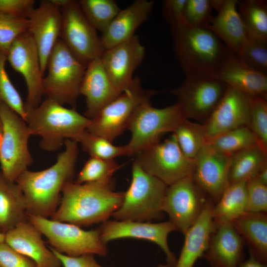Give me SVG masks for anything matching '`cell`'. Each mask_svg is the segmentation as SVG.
Segmentation results:
<instances>
[{
	"label": "cell",
	"mask_w": 267,
	"mask_h": 267,
	"mask_svg": "<svg viewBox=\"0 0 267 267\" xmlns=\"http://www.w3.org/2000/svg\"><path fill=\"white\" fill-rule=\"evenodd\" d=\"M249 128L259 145L267 152V100L260 96H250Z\"/></svg>",
	"instance_id": "cell-38"
},
{
	"label": "cell",
	"mask_w": 267,
	"mask_h": 267,
	"mask_svg": "<svg viewBox=\"0 0 267 267\" xmlns=\"http://www.w3.org/2000/svg\"><path fill=\"white\" fill-rule=\"evenodd\" d=\"M1 267H37L30 259L16 251L4 242L0 243Z\"/></svg>",
	"instance_id": "cell-44"
},
{
	"label": "cell",
	"mask_w": 267,
	"mask_h": 267,
	"mask_svg": "<svg viewBox=\"0 0 267 267\" xmlns=\"http://www.w3.org/2000/svg\"><path fill=\"white\" fill-rule=\"evenodd\" d=\"M247 212L267 213V185L256 178L246 182Z\"/></svg>",
	"instance_id": "cell-43"
},
{
	"label": "cell",
	"mask_w": 267,
	"mask_h": 267,
	"mask_svg": "<svg viewBox=\"0 0 267 267\" xmlns=\"http://www.w3.org/2000/svg\"><path fill=\"white\" fill-rule=\"evenodd\" d=\"M28 32L38 48L44 76L49 56L59 39L62 25L60 7L53 0H42L29 17Z\"/></svg>",
	"instance_id": "cell-19"
},
{
	"label": "cell",
	"mask_w": 267,
	"mask_h": 267,
	"mask_svg": "<svg viewBox=\"0 0 267 267\" xmlns=\"http://www.w3.org/2000/svg\"><path fill=\"white\" fill-rule=\"evenodd\" d=\"M215 0H186L184 14L185 25L206 28L213 17Z\"/></svg>",
	"instance_id": "cell-41"
},
{
	"label": "cell",
	"mask_w": 267,
	"mask_h": 267,
	"mask_svg": "<svg viewBox=\"0 0 267 267\" xmlns=\"http://www.w3.org/2000/svg\"><path fill=\"white\" fill-rule=\"evenodd\" d=\"M2 125L1 121L0 118V141H1V136H2Z\"/></svg>",
	"instance_id": "cell-51"
},
{
	"label": "cell",
	"mask_w": 267,
	"mask_h": 267,
	"mask_svg": "<svg viewBox=\"0 0 267 267\" xmlns=\"http://www.w3.org/2000/svg\"><path fill=\"white\" fill-rule=\"evenodd\" d=\"M250 96L227 87L220 101L202 124L208 138L244 126L249 120Z\"/></svg>",
	"instance_id": "cell-20"
},
{
	"label": "cell",
	"mask_w": 267,
	"mask_h": 267,
	"mask_svg": "<svg viewBox=\"0 0 267 267\" xmlns=\"http://www.w3.org/2000/svg\"><path fill=\"white\" fill-rule=\"evenodd\" d=\"M213 205V202L209 200L198 220L184 234V243L174 267H193L203 256L216 228L211 214Z\"/></svg>",
	"instance_id": "cell-27"
},
{
	"label": "cell",
	"mask_w": 267,
	"mask_h": 267,
	"mask_svg": "<svg viewBox=\"0 0 267 267\" xmlns=\"http://www.w3.org/2000/svg\"><path fill=\"white\" fill-rule=\"evenodd\" d=\"M49 248L58 258L63 267H107L100 265L93 255L87 254L72 257L59 253L50 247Z\"/></svg>",
	"instance_id": "cell-47"
},
{
	"label": "cell",
	"mask_w": 267,
	"mask_h": 267,
	"mask_svg": "<svg viewBox=\"0 0 267 267\" xmlns=\"http://www.w3.org/2000/svg\"><path fill=\"white\" fill-rule=\"evenodd\" d=\"M171 30L175 54L186 77L213 75L228 51L207 28L184 25Z\"/></svg>",
	"instance_id": "cell-4"
},
{
	"label": "cell",
	"mask_w": 267,
	"mask_h": 267,
	"mask_svg": "<svg viewBox=\"0 0 267 267\" xmlns=\"http://www.w3.org/2000/svg\"><path fill=\"white\" fill-rule=\"evenodd\" d=\"M255 178L261 182L267 185V165L260 170Z\"/></svg>",
	"instance_id": "cell-49"
},
{
	"label": "cell",
	"mask_w": 267,
	"mask_h": 267,
	"mask_svg": "<svg viewBox=\"0 0 267 267\" xmlns=\"http://www.w3.org/2000/svg\"><path fill=\"white\" fill-rule=\"evenodd\" d=\"M4 235L5 243L34 261L37 267H61L58 258L45 244L42 233L28 220L19 223Z\"/></svg>",
	"instance_id": "cell-22"
},
{
	"label": "cell",
	"mask_w": 267,
	"mask_h": 267,
	"mask_svg": "<svg viewBox=\"0 0 267 267\" xmlns=\"http://www.w3.org/2000/svg\"><path fill=\"white\" fill-rule=\"evenodd\" d=\"M231 223L250 247V254L260 262H267V214L246 212Z\"/></svg>",
	"instance_id": "cell-28"
},
{
	"label": "cell",
	"mask_w": 267,
	"mask_h": 267,
	"mask_svg": "<svg viewBox=\"0 0 267 267\" xmlns=\"http://www.w3.org/2000/svg\"><path fill=\"white\" fill-rule=\"evenodd\" d=\"M25 122L31 135L41 137V148L56 151L66 139L75 140L85 131L90 119L74 107L67 108L47 98L35 108H26Z\"/></svg>",
	"instance_id": "cell-3"
},
{
	"label": "cell",
	"mask_w": 267,
	"mask_h": 267,
	"mask_svg": "<svg viewBox=\"0 0 267 267\" xmlns=\"http://www.w3.org/2000/svg\"><path fill=\"white\" fill-rule=\"evenodd\" d=\"M6 61L7 55L0 49V103L6 104L25 121V103L6 72Z\"/></svg>",
	"instance_id": "cell-39"
},
{
	"label": "cell",
	"mask_w": 267,
	"mask_h": 267,
	"mask_svg": "<svg viewBox=\"0 0 267 267\" xmlns=\"http://www.w3.org/2000/svg\"><path fill=\"white\" fill-rule=\"evenodd\" d=\"M227 86L212 75L186 77L181 85L170 92L177 98L186 119L203 124L210 116Z\"/></svg>",
	"instance_id": "cell-13"
},
{
	"label": "cell",
	"mask_w": 267,
	"mask_h": 267,
	"mask_svg": "<svg viewBox=\"0 0 267 267\" xmlns=\"http://www.w3.org/2000/svg\"><path fill=\"white\" fill-rule=\"evenodd\" d=\"M65 149L55 163L45 169L24 171L15 182L21 188L26 203L27 215L51 217L60 203L62 190L72 181L78 155V143L66 139Z\"/></svg>",
	"instance_id": "cell-1"
},
{
	"label": "cell",
	"mask_w": 267,
	"mask_h": 267,
	"mask_svg": "<svg viewBox=\"0 0 267 267\" xmlns=\"http://www.w3.org/2000/svg\"><path fill=\"white\" fill-rule=\"evenodd\" d=\"M186 0L163 1V14L171 28L184 25V14Z\"/></svg>",
	"instance_id": "cell-46"
},
{
	"label": "cell",
	"mask_w": 267,
	"mask_h": 267,
	"mask_svg": "<svg viewBox=\"0 0 267 267\" xmlns=\"http://www.w3.org/2000/svg\"><path fill=\"white\" fill-rule=\"evenodd\" d=\"M173 134L183 154L192 160L207 143L208 137L202 124L186 119L177 126Z\"/></svg>",
	"instance_id": "cell-34"
},
{
	"label": "cell",
	"mask_w": 267,
	"mask_h": 267,
	"mask_svg": "<svg viewBox=\"0 0 267 267\" xmlns=\"http://www.w3.org/2000/svg\"><path fill=\"white\" fill-rule=\"evenodd\" d=\"M86 67L59 38L47 61L44 94L63 105H74Z\"/></svg>",
	"instance_id": "cell-6"
},
{
	"label": "cell",
	"mask_w": 267,
	"mask_h": 267,
	"mask_svg": "<svg viewBox=\"0 0 267 267\" xmlns=\"http://www.w3.org/2000/svg\"><path fill=\"white\" fill-rule=\"evenodd\" d=\"M156 267H174L167 264L166 265H160L156 266Z\"/></svg>",
	"instance_id": "cell-52"
},
{
	"label": "cell",
	"mask_w": 267,
	"mask_h": 267,
	"mask_svg": "<svg viewBox=\"0 0 267 267\" xmlns=\"http://www.w3.org/2000/svg\"><path fill=\"white\" fill-rule=\"evenodd\" d=\"M244 242L231 223L216 226L203 256L211 267H238L243 261Z\"/></svg>",
	"instance_id": "cell-24"
},
{
	"label": "cell",
	"mask_w": 267,
	"mask_h": 267,
	"mask_svg": "<svg viewBox=\"0 0 267 267\" xmlns=\"http://www.w3.org/2000/svg\"><path fill=\"white\" fill-rule=\"evenodd\" d=\"M103 243L123 238L145 240L155 243L164 252L167 264L174 267L177 259L168 243L170 233L177 230L174 224L168 221L160 222L133 221H106L98 227Z\"/></svg>",
	"instance_id": "cell-16"
},
{
	"label": "cell",
	"mask_w": 267,
	"mask_h": 267,
	"mask_svg": "<svg viewBox=\"0 0 267 267\" xmlns=\"http://www.w3.org/2000/svg\"><path fill=\"white\" fill-rule=\"evenodd\" d=\"M210 200L191 177H188L168 186L163 211L168 214L177 230L184 234Z\"/></svg>",
	"instance_id": "cell-14"
},
{
	"label": "cell",
	"mask_w": 267,
	"mask_h": 267,
	"mask_svg": "<svg viewBox=\"0 0 267 267\" xmlns=\"http://www.w3.org/2000/svg\"><path fill=\"white\" fill-rule=\"evenodd\" d=\"M145 48L137 35L105 50L100 58L105 72L116 89L122 92L133 83V74L141 63Z\"/></svg>",
	"instance_id": "cell-18"
},
{
	"label": "cell",
	"mask_w": 267,
	"mask_h": 267,
	"mask_svg": "<svg viewBox=\"0 0 267 267\" xmlns=\"http://www.w3.org/2000/svg\"><path fill=\"white\" fill-rule=\"evenodd\" d=\"M5 235L0 231V243L4 242Z\"/></svg>",
	"instance_id": "cell-50"
},
{
	"label": "cell",
	"mask_w": 267,
	"mask_h": 267,
	"mask_svg": "<svg viewBox=\"0 0 267 267\" xmlns=\"http://www.w3.org/2000/svg\"><path fill=\"white\" fill-rule=\"evenodd\" d=\"M157 92L143 89L139 78H134L130 88L90 119L86 130L112 142L127 129L136 108L141 103L150 100Z\"/></svg>",
	"instance_id": "cell-11"
},
{
	"label": "cell",
	"mask_w": 267,
	"mask_h": 267,
	"mask_svg": "<svg viewBox=\"0 0 267 267\" xmlns=\"http://www.w3.org/2000/svg\"><path fill=\"white\" fill-rule=\"evenodd\" d=\"M168 186L134 161L131 183L124 192L120 208L112 216L117 221L150 222L161 219Z\"/></svg>",
	"instance_id": "cell-5"
},
{
	"label": "cell",
	"mask_w": 267,
	"mask_h": 267,
	"mask_svg": "<svg viewBox=\"0 0 267 267\" xmlns=\"http://www.w3.org/2000/svg\"><path fill=\"white\" fill-rule=\"evenodd\" d=\"M207 143L230 157L248 148L259 145L256 136L248 126L238 128L208 138Z\"/></svg>",
	"instance_id": "cell-33"
},
{
	"label": "cell",
	"mask_w": 267,
	"mask_h": 267,
	"mask_svg": "<svg viewBox=\"0 0 267 267\" xmlns=\"http://www.w3.org/2000/svg\"><path fill=\"white\" fill-rule=\"evenodd\" d=\"M267 152L257 145L230 157L228 174L230 183L247 182L255 178L267 165Z\"/></svg>",
	"instance_id": "cell-31"
},
{
	"label": "cell",
	"mask_w": 267,
	"mask_h": 267,
	"mask_svg": "<svg viewBox=\"0 0 267 267\" xmlns=\"http://www.w3.org/2000/svg\"><path fill=\"white\" fill-rule=\"evenodd\" d=\"M237 7L247 33L252 36L267 40V0H238Z\"/></svg>",
	"instance_id": "cell-32"
},
{
	"label": "cell",
	"mask_w": 267,
	"mask_h": 267,
	"mask_svg": "<svg viewBox=\"0 0 267 267\" xmlns=\"http://www.w3.org/2000/svg\"><path fill=\"white\" fill-rule=\"evenodd\" d=\"M247 212L246 182L230 183L212 209L216 226L231 223Z\"/></svg>",
	"instance_id": "cell-30"
},
{
	"label": "cell",
	"mask_w": 267,
	"mask_h": 267,
	"mask_svg": "<svg viewBox=\"0 0 267 267\" xmlns=\"http://www.w3.org/2000/svg\"><path fill=\"white\" fill-rule=\"evenodd\" d=\"M153 1L136 0L120 10L100 37L104 49L126 42L134 36L137 28L148 18Z\"/></svg>",
	"instance_id": "cell-26"
},
{
	"label": "cell",
	"mask_w": 267,
	"mask_h": 267,
	"mask_svg": "<svg viewBox=\"0 0 267 267\" xmlns=\"http://www.w3.org/2000/svg\"><path fill=\"white\" fill-rule=\"evenodd\" d=\"M124 192L114 189L113 179L94 182L68 183L50 219L79 226L103 222L120 208Z\"/></svg>",
	"instance_id": "cell-2"
},
{
	"label": "cell",
	"mask_w": 267,
	"mask_h": 267,
	"mask_svg": "<svg viewBox=\"0 0 267 267\" xmlns=\"http://www.w3.org/2000/svg\"><path fill=\"white\" fill-rule=\"evenodd\" d=\"M194 161L192 179L213 202L216 203L229 184L230 156L207 143Z\"/></svg>",
	"instance_id": "cell-17"
},
{
	"label": "cell",
	"mask_w": 267,
	"mask_h": 267,
	"mask_svg": "<svg viewBox=\"0 0 267 267\" xmlns=\"http://www.w3.org/2000/svg\"><path fill=\"white\" fill-rule=\"evenodd\" d=\"M135 162L147 173L167 185L192 176L194 161L187 158L180 148L173 134L137 152Z\"/></svg>",
	"instance_id": "cell-12"
},
{
	"label": "cell",
	"mask_w": 267,
	"mask_h": 267,
	"mask_svg": "<svg viewBox=\"0 0 267 267\" xmlns=\"http://www.w3.org/2000/svg\"><path fill=\"white\" fill-rule=\"evenodd\" d=\"M35 3L34 0H0V14L29 18Z\"/></svg>",
	"instance_id": "cell-45"
},
{
	"label": "cell",
	"mask_w": 267,
	"mask_h": 267,
	"mask_svg": "<svg viewBox=\"0 0 267 267\" xmlns=\"http://www.w3.org/2000/svg\"><path fill=\"white\" fill-rule=\"evenodd\" d=\"M78 2L89 23L101 33L120 10L117 2L113 0H81Z\"/></svg>",
	"instance_id": "cell-35"
},
{
	"label": "cell",
	"mask_w": 267,
	"mask_h": 267,
	"mask_svg": "<svg viewBox=\"0 0 267 267\" xmlns=\"http://www.w3.org/2000/svg\"><path fill=\"white\" fill-rule=\"evenodd\" d=\"M28 220L46 237L49 247L59 253L72 257L107 254L99 228L86 230L73 223L31 215H28Z\"/></svg>",
	"instance_id": "cell-8"
},
{
	"label": "cell",
	"mask_w": 267,
	"mask_h": 267,
	"mask_svg": "<svg viewBox=\"0 0 267 267\" xmlns=\"http://www.w3.org/2000/svg\"><path fill=\"white\" fill-rule=\"evenodd\" d=\"M0 118L2 125L0 172L6 179L15 181L33 162L28 147L31 134L25 121L3 103H0Z\"/></svg>",
	"instance_id": "cell-9"
},
{
	"label": "cell",
	"mask_w": 267,
	"mask_h": 267,
	"mask_svg": "<svg viewBox=\"0 0 267 267\" xmlns=\"http://www.w3.org/2000/svg\"><path fill=\"white\" fill-rule=\"evenodd\" d=\"M237 0H221L206 28L212 32L230 52L238 55L246 40L248 33L237 10Z\"/></svg>",
	"instance_id": "cell-25"
},
{
	"label": "cell",
	"mask_w": 267,
	"mask_h": 267,
	"mask_svg": "<svg viewBox=\"0 0 267 267\" xmlns=\"http://www.w3.org/2000/svg\"><path fill=\"white\" fill-rule=\"evenodd\" d=\"M74 140L81 144L83 150L89 153L90 157L114 160L118 156L127 155L126 145H115L109 140L91 134L86 130Z\"/></svg>",
	"instance_id": "cell-36"
},
{
	"label": "cell",
	"mask_w": 267,
	"mask_h": 267,
	"mask_svg": "<svg viewBox=\"0 0 267 267\" xmlns=\"http://www.w3.org/2000/svg\"><path fill=\"white\" fill-rule=\"evenodd\" d=\"M28 18L0 14V49L6 55L13 42L26 32Z\"/></svg>",
	"instance_id": "cell-42"
},
{
	"label": "cell",
	"mask_w": 267,
	"mask_h": 267,
	"mask_svg": "<svg viewBox=\"0 0 267 267\" xmlns=\"http://www.w3.org/2000/svg\"><path fill=\"white\" fill-rule=\"evenodd\" d=\"M121 165L114 160H106L90 157L79 172L77 183L94 182L112 179L114 174Z\"/></svg>",
	"instance_id": "cell-37"
},
{
	"label": "cell",
	"mask_w": 267,
	"mask_h": 267,
	"mask_svg": "<svg viewBox=\"0 0 267 267\" xmlns=\"http://www.w3.org/2000/svg\"><path fill=\"white\" fill-rule=\"evenodd\" d=\"M212 75L227 87L248 96L267 97V74L251 67L229 50Z\"/></svg>",
	"instance_id": "cell-21"
},
{
	"label": "cell",
	"mask_w": 267,
	"mask_h": 267,
	"mask_svg": "<svg viewBox=\"0 0 267 267\" xmlns=\"http://www.w3.org/2000/svg\"><path fill=\"white\" fill-rule=\"evenodd\" d=\"M121 93L109 79L100 58L88 63L80 89V94L86 98L85 116L92 118Z\"/></svg>",
	"instance_id": "cell-23"
},
{
	"label": "cell",
	"mask_w": 267,
	"mask_h": 267,
	"mask_svg": "<svg viewBox=\"0 0 267 267\" xmlns=\"http://www.w3.org/2000/svg\"><path fill=\"white\" fill-rule=\"evenodd\" d=\"M61 9L62 25L59 38L86 66L100 58L105 51L100 37L84 14L78 1L53 0Z\"/></svg>",
	"instance_id": "cell-10"
},
{
	"label": "cell",
	"mask_w": 267,
	"mask_h": 267,
	"mask_svg": "<svg viewBox=\"0 0 267 267\" xmlns=\"http://www.w3.org/2000/svg\"><path fill=\"white\" fill-rule=\"evenodd\" d=\"M7 60L24 79L27 89L25 109L38 106L44 94V76L38 48L28 31L13 42L7 54Z\"/></svg>",
	"instance_id": "cell-15"
},
{
	"label": "cell",
	"mask_w": 267,
	"mask_h": 267,
	"mask_svg": "<svg viewBox=\"0 0 267 267\" xmlns=\"http://www.w3.org/2000/svg\"><path fill=\"white\" fill-rule=\"evenodd\" d=\"M238 55L251 67L267 73V40L248 33L246 40Z\"/></svg>",
	"instance_id": "cell-40"
},
{
	"label": "cell",
	"mask_w": 267,
	"mask_h": 267,
	"mask_svg": "<svg viewBox=\"0 0 267 267\" xmlns=\"http://www.w3.org/2000/svg\"><path fill=\"white\" fill-rule=\"evenodd\" d=\"M238 267H267V264L260 262L250 254V258L243 261Z\"/></svg>",
	"instance_id": "cell-48"
},
{
	"label": "cell",
	"mask_w": 267,
	"mask_h": 267,
	"mask_svg": "<svg viewBox=\"0 0 267 267\" xmlns=\"http://www.w3.org/2000/svg\"><path fill=\"white\" fill-rule=\"evenodd\" d=\"M184 119L177 102L161 108L152 106L150 100L141 103L134 111L127 128L131 133V139L125 145L127 155H135L158 142L162 135L173 133Z\"/></svg>",
	"instance_id": "cell-7"
},
{
	"label": "cell",
	"mask_w": 267,
	"mask_h": 267,
	"mask_svg": "<svg viewBox=\"0 0 267 267\" xmlns=\"http://www.w3.org/2000/svg\"><path fill=\"white\" fill-rule=\"evenodd\" d=\"M0 267H1L0 266Z\"/></svg>",
	"instance_id": "cell-53"
},
{
	"label": "cell",
	"mask_w": 267,
	"mask_h": 267,
	"mask_svg": "<svg viewBox=\"0 0 267 267\" xmlns=\"http://www.w3.org/2000/svg\"><path fill=\"white\" fill-rule=\"evenodd\" d=\"M27 220L26 200L21 188L0 171V231L5 233Z\"/></svg>",
	"instance_id": "cell-29"
}]
</instances>
